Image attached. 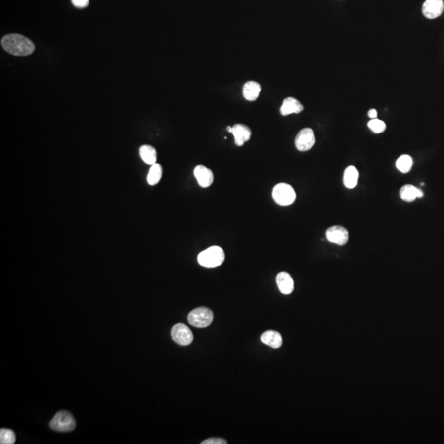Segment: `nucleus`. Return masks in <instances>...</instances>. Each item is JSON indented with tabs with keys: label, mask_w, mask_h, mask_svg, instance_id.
Instances as JSON below:
<instances>
[{
	"label": "nucleus",
	"mask_w": 444,
	"mask_h": 444,
	"mask_svg": "<svg viewBox=\"0 0 444 444\" xmlns=\"http://www.w3.org/2000/svg\"><path fill=\"white\" fill-rule=\"evenodd\" d=\"M49 426L58 432H71L76 427L75 419L69 412L59 411L54 415Z\"/></svg>",
	"instance_id": "5"
},
{
	"label": "nucleus",
	"mask_w": 444,
	"mask_h": 444,
	"mask_svg": "<svg viewBox=\"0 0 444 444\" xmlns=\"http://www.w3.org/2000/svg\"><path fill=\"white\" fill-rule=\"evenodd\" d=\"M326 238L330 243L345 245L349 239V233L344 227L334 225L327 229Z\"/></svg>",
	"instance_id": "8"
},
{
	"label": "nucleus",
	"mask_w": 444,
	"mask_h": 444,
	"mask_svg": "<svg viewBox=\"0 0 444 444\" xmlns=\"http://www.w3.org/2000/svg\"><path fill=\"white\" fill-rule=\"evenodd\" d=\"M72 2L78 8H84L89 4V0H72Z\"/></svg>",
	"instance_id": "24"
},
{
	"label": "nucleus",
	"mask_w": 444,
	"mask_h": 444,
	"mask_svg": "<svg viewBox=\"0 0 444 444\" xmlns=\"http://www.w3.org/2000/svg\"><path fill=\"white\" fill-rule=\"evenodd\" d=\"M16 442V435L12 430L8 429L0 430V444H12Z\"/></svg>",
	"instance_id": "21"
},
{
	"label": "nucleus",
	"mask_w": 444,
	"mask_h": 444,
	"mask_svg": "<svg viewBox=\"0 0 444 444\" xmlns=\"http://www.w3.org/2000/svg\"><path fill=\"white\" fill-rule=\"evenodd\" d=\"M272 198L278 205H291L296 199V191L290 184L278 183L273 188Z\"/></svg>",
	"instance_id": "3"
},
{
	"label": "nucleus",
	"mask_w": 444,
	"mask_h": 444,
	"mask_svg": "<svg viewBox=\"0 0 444 444\" xmlns=\"http://www.w3.org/2000/svg\"><path fill=\"white\" fill-rule=\"evenodd\" d=\"M162 166L160 164L155 163L151 167L147 175V183L151 186L156 185L162 177Z\"/></svg>",
	"instance_id": "19"
},
{
	"label": "nucleus",
	"mask_w": 444,
	"mask_h": 444,
	"mask_svg": "<svg viewBox=\"0 0 444 444\" xmlns=\"http://www.w3.org/2000/svg\"><path fill=\"white\" fill-rule=\"evenodd\" d=\"M226 440L221 439V438H212L208 439L202 443V444H226Z\"/></svg>",
	"instance_id": "23"
},
{
	"label": "nucleus",
	"mask_w": 444,
	"mask_h": 444,
	"mask_svg": "<svg viewBox=\"0 0 444 444\" xmlns=\"http://www.w3.org/2000/svg\"><path fill=\"white\" fill-rule=\"evenodd\" d=\"M224 252L219 246L209 247L198 254V264L206 268H215L224 262Z\"/></svg>",
	"instance_id": "2"
},
{
	"label": "nucleus",
	"mask_w": 444,
	"mask_h": 444,
	"mask_svg": "<svg viewBox=\"0 0 444 444\" xmlns=\"http://www.w3.org/2000/svg\"><path fill=\"white\" fill-rule=\"evenodd\" d=\"M368 126L371 131L375 133H381L384 132L386 130L385 123L382 120H378V119L371 120L368 124Z\"/></svg>",
	"instance_id": "22"
},
{
	"label": "nucleus",
	"mask_w": 444,
	"mask_h": 444,
	"mask_svg": "<svg viewBox=\"0 0 444 444\" xmlns=\"http://www.w3.org/2000/svg\"><path fill=\"white\" fill-rule=\"evenodd\" d=\"M139 153L142 161L148 165H154L156 163L157 153L156 149L150 145H143L140 147Z\"/></svg>",
	"instance_id": "18"
},
{
	"label": "nucleus",
	"mask_w": 444,
	"mask_h": 444,
	"mask_svg": "<svg viewBox=\"0 0 444 444\" xmlns=\"http://www.w3.org/2000/svg\"><path fill=\"white\" fill-rule=\"evenodd\" d=\"M359 171L355 166H350L345 170L343 183L345 187L349 189L355 188L358 184Z\"/></svg>",
	"instance_id": "16"
},
{
	"label": "nucleus",
	"mask_w": 444,
	"mask_h": 444,
	"mask_svg": "<svg viewBox=\"0 0 444 444\" xmlns=\"http://www.w3.org/2000/svg\"><path fill=\"white\" fill-rule=\"evenodd\" d=\"M213 312L210 309L199 307L192 310L188 316V322L193 327L204 328L213 322Z\"/></svg>",
	"instance_id": "4"
},
{
	"label": "nucleus",
	"mask_w": 444,
	"mask_h": 444,
	"mask_svg": "<svg viewBox=\"0 0 444 444\" xmlns=\"http://www.w3.org/2000/svg\"><path fill=\"white\" fill-rule=\"evenodd\" d=\"M315 142L316 137L314 132L310 128H305L300 130L295 140L296 148L300 151H309L314 146Z\"/></svg>",
	"instance_id": "7"
},
{
	"label": "nucleus",
	"mask_w": 444,
	"mask_h": 444,
	"mask_svg": "<svg viewBox=\"0 0 444 444\" xmlns=\"http://www.w3.org/2000/svg\"><path fill=\"white\" fill-rule=\"evenodd\" d=\"M377 115H378V114H377V111H376V110H374V109H372V110H369V118H371V119H372V120H373V119H377Z\"/></svg>",
	"instance_id": "25"
},
{
	"label": "nucleus",
	"mask_w": 444,
	"mask_h": 444,
	"mask_svg": "<svg viewBox=\"0 0 444 444\" xmlns=\"http://www.w3.org/2000/svg\"><path fill=\"white\" fill-rule=\"evenodd\" d=\"M171 337L174 342L181 346H188L193 341V332L183 323H177L172 327Z\"/></svg>",
	"instance_id": "6"
},
{
	"label": "nucleus",
	"mask_w": 444,
	"mask_h": 444,
	"mask_svg": "<svg viewBox=\"0 0 444 444\" xmlns=\"http://www.w3.org/2000/svg\"><path fill=\"white\" fill-rule=\"evenodd\" d=\"M400 197L403 201L410 203L415 201L416 198H422L423 192L415 186L407 184L400 188Z\"/></svg>",
	"instance_id": "17"
},
{
	"label": "nucleus",
	"mask_w": 444,
	"mask_h": 444,
	"mask_svg": "<svg viewBox=\"0 0 444 444\" xmlns=\"http://www.w3.org/2000/svg\"><path fill=\"white\" fill-rule=\"evenodd\" d=\"M261 341L264 344L267 345L274 349H277L282 346V337L276 331H266L261 336Z\"/></svg>",
	"instance_id": "15"
},
{
	"label": "nucleus",
	"mask_w": 444,
	"mask_h": 444,
	"mask_svg": "<svg viewBox=\"0 0 444 444\" xmlns=\"http://www.w3.org/2000/svg\"><path fill=\"white\" fill-rule=\"evenodd\" d=\"M396 166L400 172L408 173L413 166L412 158L408 155H402L398 159V161L396 162Z\"/></svg>",
	"instance_id": "20"
},
{
	"label": "nucleus",
	"mask_w": 444,
	"mask_h": 444,
	"mask_svg": "<svg viewBox=\"0 0 444 444\" xmlns=\"http://www.w3.org/2000/svg\"><path fill=\"white\" fill-rule=\"evenodd\" d=\"M230 133L234 136V142L238 147H242L251 138L252 136L251 130L247 125L242 124H236L232 126Z\"/></svg>",
	"instance_id": "11"
},
{
	"label": "nucleus",
	"mask_w": 444,
	"mask_h": 444,
	"mask_svg": "<svg viewBox=\"0 0 444 444\" xmlns=\"http://www.w3.org/2000/svg\"><path fill=\"white\" fill-rule=\"evenodd\" d=\"M261 85L255 81H249L245 83L243 88V95L244 99L249 101H255L261 92Z\"/></svg>",
	"instance_id": "13"
},
{
	"label": "nucleus",
	"mask_w": 444,
	"mask_h": 444,
	"mask_svg": "<svg viewBox=\"0 0 444 444\" xmlns=\"http://www.w3.org/2000/svg\"><path fill=\"white\" fill-rule=\"evenodd\" d=\"M1 45L5 51L14 56H28L35 51L34 43L20 34L6 35L2 38Z\"/></svg>",
	"instance_id": "1"
},
{
	"label": "nucleus",
	"mask_w": 444,
	"mask_h": 444,
	"mask_svg": "<svg viewBox=\"0 0 444 444\" xmlns=\"http://www.w3.org/2000/svg\"><path fill=\"white\" fill-rule=\"evenodd\" d=\"M193 174L196 179L198 181V184L202 188H208L213 184L214 180V175L210 169L206 167L203 165H198L196 166L193 171Z\"/></svg>",
	"instance_id": "10"
},
{
	"label": "nucleus",
	"mask_w": 444,
	"mask_h": 444,
	"mask_svg": "<svg viewBox=\"0 0 444 444\" xmlns=\"http://www.w3.org/2000/svg\"><path fill=\"white\" fill-rule=\"evenodd\" d=\"M444 10V0H425L423 4V14L429 19H435L440 17Z\"/></svg>",
	"instance_id": "9"
},
{
	"label": "nucleus",
	"mask_w": 444,
	"mask_h": 444,
	"mask_svg": "<svg viewBox=\"0 0 444 444\" xmlns=\"http://www.w3.org/2000/svg\"><path fill=\"white\" fill-rule=\"evenodd\" d=\"M304 110L302 104L294 97H287L284 100L280 112L283 116L290 115L291 114H300Z\"/></svg>",
	"instance_id": "12"
},
{
	"label": "nucleus",
	"mask_w": 444,
	"mask_h": 444,
	"mask_svg": "<svg viewBox=\"0 0 444 444\" xmlns=\"http://www.w3.org/2000/svg\"><path fill=\"white\" fill-rule=\"evenodd\" d=\"M276 284L280 291L284 295H289L294 291L293 279L287 272H281L277 275Z\"/></svg>",
	"instance_id": "14"
}]
</instances>
